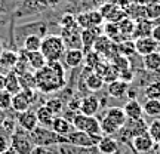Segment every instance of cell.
<instances>
[{"label": "cell", "instance_id": "7bdbcfd3", "mask_svg": "<svg viewBox=\"0 0 160 154\" xmlns=\"http://www.w3.org/2000/svg\"><path fill=\"white\" fill-rule=\"evenodd\" d=\"M68 110H71V111H74V113H79V108H80V99L79 98H73L71 101L68 102Z\"/></svg>", "mask_w": 160, "mask_h": 154}, {"label": "cell", "instance_id": "74e56055", "mask_svg": "<svg viewBox=\"0 0 160 154\" xmlns=\"http://www.w3.org/2000/svg\"><path fill=\"white\" fill-rule=\"evenodd\" d=\"M0 127L5 131L6 137H11L12 133L15 132V119H12V117H5V119L0 122Z\"/></svg>", "mask_w": 160, "mask_h": 154}, {"label": "cell", "instance_id": "277c9868", "mask_svg": "<svg viewBox=\"0 0 160 154\" xmlns=\"http://www.w3.org/2000/svg\"><path fill=\"white\" fill-rule=\"evenodd\" d=\"M73 129L76 131H83L89 135H102L101 132V123L95 116H86L82 113H74L71 119Z\"/></svg>", "mask_w": 160, "mask_h": 154}, {"label": "cell", "instance_id": "d6a6232c", "mask_svg": "<svg viewBox=\"0 0 160 154\" xmlns=\"http://www.w3.org/2000/svg\"><path fill=\"white\" fill-rule=\"evenodd\" d=\"M147 132L154 141L156 145H160V119H154L147 127Z\"/></svg>", "mask_w": 160, "mask_h": 154}, {"label": "cell", "instance_id": "484cf974", "mask_svg": "<svg viewBox=\"0 0 160 154\" xmlns=\"http://www.w3.org/2000/svg\"><path fill=\"white\" fill-rule=\"evenodd\" d=\"M42 36L40 34H27L22 42V49L27 52H36L40 51L42 46Z\"/></svg>", "mask_w": 160, "mask_h": 154}, {"label": "cell", "instance_id": "c3c4849f", "mask_svg": "<svg viewBox=\"0 0 160 154\" xmlns=\"http://www.w3.org/2000/svg\"><path fill=\"white\" fill-rule=\"evenodd\" d=\"M157 52H159V53H160V43H159V45H157Z\"/></svg>", "mask_w": 160, "mask_h": 154}, {"label": "cell", "instance_id": "ee69618b", "mask_svg": "<svg viewBox=\"0 0 160 154\" xmlns=\"http://www.w3.org/2000/svg\"><path fill=\"white\" fill-rule=\"evenodd\" d=\"M151 37H153V39L157 42V43H160V25H159V24L153 27V31H151Z\"/></svg>", "mask_w": 160, "mask_h": 154}, {"label": "cell", "instance_id": "3957f363", "mask_svg": "<svg viewBox=\"0 0 160 154\" xmlns=\"http://www.w3.org/2000/svg\"><path fill=\"white\" fill-rule=\"evenodd\" d=\"M30 137L33 139L34 145H42V147H51V145H61V144H68L67 137H61L52 131L51 127L45 126H37L34 131L30 132Z\"/></svg>", "mask_w": 160, "mask_h": 154}, {"label": "cell", "instance_id": "e575fe53", "mask_svg": "<svg viewBox=\"0 0 160 154\" xmlns=\"http://www.w3.org/2000/svg\"><path fill=\"white\" fill-rule=\"evenodd\" d=\"M45 105L51 110L55 116H59L61 113H62V110H64V102L59 99V98H49V99L46 101Z\"/></svg>", "mask_w": 160, "mask_h": 154}, {"label": "cell", "instance_id": "1f68e13d", "mask_svg": "<svg viewBox=\"0 0 160 154\" xmlns=\"http://www.w3.org/2000/svg\"><path fill=\"white\" fill-rule=\"evenodd\" d=\"M18 77H19V83H21V87H22V89H36L34 73L25 71V73H22V74H19Z\"/></svg>", "mask_w": 160, "mask_h": 154}, {"label": "cell", "instance_id": "f6af8a7d", "mask_svg": "<svg viewBox=\"0 0 160 154\" xmlns=\"http://www.w3.org/2000/svg\"><path fill=\"white\" fill-rule=\"evenodd\" d=\"M5 85H6V74L0 73V91L5 89Z\"/></svg>", "mask_w": 160, "mask_h": 154}, {"label": "cell", "instance_id": "52a82bcc", "mask_svg": "<svg viewBox=\"0 0 160 154\" xmlns=\"http://www.w3.org/2000/svg\"><path fill=\"white\" fill-rule=\"evenodd\" d=\"M102 135H89L83 131H73L67 135V141L68 144L74 145V147H97Z\"/></svg>", "mask_w": 160, "mask_h": 154}, {"label": "cell", "instance_id": "7dc6e473", "mask_svg": "<svg viewBox=\"0 0 160 154\" xmlns=\"http://www.w3.org/2000/svg\"><path fill=\"white\" fill-rule=\"evenodd\" d=\"M2 154H17V151H15L13 148H12V147H9V148L6 150V151H3Z\"/></svg>", "mask_w": 160, "mask_h": 154}, {"label": "cell", "instance_id": "83f0119b", "mask_svg": "<svg viewBox=\"0 0 160 154\" xmlns=\"http://www.w3.org/2000/svg\"><path fill=\"white\" fill-rule=\"evenodd\" d=\"M142 111L148 117L160 116V99H145V102L142 104Z\"/></svg>", "mask_w": 160, "mask_h": 154}, {"label": "cell", "instance_id": "f35d334b", "mask_svg": "<svg viewBox=\"0 0 160 154\" xmlns=\"http://www.w3.org/2000/svg\"><path fill=\"white\" fill-rule=\"evenodd\" d=\"M145 12H147V19H151V21H156L160 18V3L156 2L154 5H148L145 7Z\"/></svg>", "mask_w": 160, "mask_h": 154}, {"label": "cell", "instance_id": "8992f818", "mask_svg": "<svg viewBox=\"0 0 160 154\" xmlns=\"http://www.w3.org/2000/svg\"><path fill=\"white\" fill-rule=\"evenodd\" d=\"M11 147L17 151V154H30L34 148V142L28 132L19 129L11 135Z\"/></svg>", "mask_w": 160, "mask_h": 154}, {"label": "cell", "instance_id": "5b68a950", "mask_svg": "<svg viewBox=\"0 0 160 154\" xmlns=\"http://www.w3.org/2000/svg\"><path fill=\"white\" fill-rule=\"evenodd\" d=\"M37 89H21V91L15 93L12 97V107L15 113H22L30 110V107L36 102L37 99Z\"/></svg>", "mask_w": 160, "mask_h": 154}, {"label": "cell", "instance_id": "4dcf8cb0", "mask_svg": "<svg viewBox=\"0 0 160 154\" xmlns=\"http://www.w3.org/2000/svg\"><path fill=\"white\" fill-rule=\"evenodd\" d=\"M99 123H101V132L104 135H113V133H117L120 131L119 126L114 125L107 116H102V119L99 120Z\"/></svg>", "mask_w": 160, "mask_h": 154}, {"label": "cell", "instance_id": "681fc988", "mask_svg": "<svg viewBox=\"0 0 160 154\" xmlns=\"http://www.w3.org/2000/svg\"><path fill=\"white\" fill-rule=\"evenodd\" d=\"M2 51H3V46H2V43H0V53H2Z\"/></svg>", "mask_w": 160, "mask_h": 154}, {"label": "cell", "instance_id": "603a6c76", "mask_svg": "<svg viewBox=\"0 0 160 154\" xmlns=\"http://www.w3.org/2000/svg\"><path fill=\"white\" fill-rule=\"evenodd\" d=\"M104 79L101 77L99 74H97L95 71H89V74L86 76L85 79V85H86V89L91 92H98L101 91L104 87Z\"/></svg>", "mask_w": 160, "mask_h": 154}, {"label": "cell", "instance_id": "9a60e30c", "mask_svg": "<svg viewBox=\"0 0 160 154\" xmlns=\"http://www.w3.org/2000/svg\"><path fill=\"white\" fill-rule=\"evenodd\" d=\"M19 59V51L17 49H3L0 53V68L12 70L18 64Z\"/></svg>", "mask_w": 160, "mask_h": 154}, {"label": "cell", "instance_id": "b9f144b4", "mask_svg": "<svg viewBox=\"0 0 160 154\" xmlns=\"http://www.w3.org/2000/svg\"><path fill=\"white\" fill-rule=\"evenodd\" d=\"M30 154H53L49 150V147H42V145H34V148L31 150Z\"/></svg>", "mask_w": 160, "mask_h": 154}, {"label": "cell", "instance_id": "cb8c5ba5", "mask_svg": "<svg viewBox=\"0 0 160 154\" xmlns=\"http://www.w3.org/2000/svg\"><path fill=\"white\" fill-rule=\"evenodd\" d=\"M36 114H37V120H39L40 126H45V127H51L52 126V122L55 119V114L46 107L45 104L40 105L39 108L36 110Z\"/></svg>", "mask_w": 160, "mask_h": 154}, {"label": "cell", "instance_id": "5bb4252c", "mask_svg": "<svg viewBox=\"0 0 160 154\" xmlns=\"http://www.w3.org/2000/svg\"><path fill=\"white\" fill-rule=\"evenodd\" d=\"M62 59L68 68H77L85 61V52L82 51V49H76V47L67 49L65 53H64Z\"/></svg>", "mask_w": 160, "mask_h": 154}, {"label": "cell", "instance_id": "8fae6325", "mask_svg": "<svg viewBox=\"0 0 160 154\" xmlns=\"http://www.w3.org/2000/svg\"><path fill=\"white\" fill-rule=\"evenodd\" d=\"M101 102L95 95H86L80 99V108L79 113L86 116H97V113L99 111Z\"/></svg>", "mask_w": 160, "mask_h": 154}, {"label": "cell", "instance_id": "f1b7e54d", "mask_svg": "<svg viewBox=\"0 0 160 154\" xmlns=\"http://www.w3.org/2000/svg\"><path fill=\"white\" fill-rule=\"evenodd\" d=\"M145 99H160V80H153L144 89Z\"/></svg>", "mask_w": 160, "mask_h": 154}, {"label": "cell", "instance_id": "2e32d148", "mask_svg": "<svg viewBox=\"0 0 160 154\" xmlns=\"http://www.w3.org/2000/svg\"><path fill=\"white\" fill-rule=\"evenodd\" d=\"M129 89V83L125 82L122 79H116L113 82L108 83V87H107V93H108L110 98H116V99H120V98L126 97V92Z\"/></svg>", "mask_w": 160, "mask_h": 154}, {"label": "cell", "instance_id": "d6986e66", "mask_svg": "<svg viewBox=\"0 0 160 154\" xmlns=\"http://www.w3.org/2000/svg\"><path fill=\"white\" fill-rule=\"evenodd\" d=\"M104 116H107L114 125H117L122 129L123 126L126 125V122H128V117H126L125 111L122 107H110L107 108V111L104 113Z\"/></svg>", "mask_w": 160, "mask_h": 154}, {"label": "cell", "instance_id": "bcb514c9", "mask_svg": "<svg viewBox=\"0 0 160 154\" xmlns=\"http://www.w3.org/2000/svg\"><path fill=\"white\" fill-rule=\"evenodd\" d=\"M61 2H62V0H46V5L51 6V7H55V6H58Z\"/></svg>", "mask_w": 160, "mask_h": 154}, {"label": "cell", "instance_id": "f546056e", "mask_svg": "<svg viewBox=\"0 0 160 154\" xmlns=\"http://www.w3.org/2000/svg\"><path fill=\"white\" fill-rule=\"evenodd\" d=\"M117 27H119V31L120 34L123 36L125 34L126 37H131L133 36V30H135V21L132 19V18H123V19H120L119 22H117Z\"/></svg>", "mask_w": 160, "mask_h": 154}, {"label": "cell", "instance_id": "ab89813d", "mask_svg": "<svg viewBox=\"0 0 160 154\" xmlns=\"http://www.w3.org/2000/svg\"><path fill=\"white\" fill-rule=\"evenodd\" d=\"M61 28H74V27H79L77 25V21H76V17L74 15H71V13H67V15H64L62 19H61Z\"/></svg>", "mask_w": 160, "mask_h": 154}, {"label": "cell", "instance_id": "ac0fdd59", "mask_svg": "<svg viewBox=\"0 0 160 154\" xmlns=\"http://www.w3.org/2000/svg\"><path fill=\"white\" fill-rule=\"evenodd\" d=\"M123 108V111H125L126 117H128V120H137V119H141L144 114L142 111V105L139 104V101L138 99H129L128 102L122 107Z\"/></svg>", "mask_w": 160, "mask_h": 154}, {"label": "cell", "instance_id": "9c48e42d", "mask_svg": "<svg viewBox=\"0 0 160 154\" xmlns=\"http://www.w3.org/2000/svg\"><path fill=\"white\" fill-rule=\"evenodd\" d=\"M17 123L22 131L28 132V133L31 131H34L36 127L39 126V120H37L36 111H33V110H27V111H22V113H18Z\"/></svg>", "mask_w": 160, "mask_h": 154}, {"label": "cell", "instance_id": "60d3db41", "mask_svg": "<svg viewBox=\"0 0 160 154\" xmlns=\"http://www.w3.org/2000/svg\"><path fill=\"white\" fill-rule=\"evenodd\" d=\"M11 147V139L6 135H0V154Z\"/></svg>", "mask_w": 160, "mask_h": 154}, {"label": "cell", "instance_id": "44dd1931", "mask_svg": "<svg viewBox=\"0 0 160 154\" xmlns=\"http://www.w3.org/2000/svg\"><path fill=\"white\" fill-rule=\"evenodd\" d=\"M142 65L144 70L147 71H151V73H159L160 71V53L157 51L151 52L148 55L142 57Z\"/></svg>", "mask_w": 160, "mask_h": 154}, {"label": "cell", "instance_id": "ffe728a7", "mask_svg": "<svg viewBox=\"0 0 160 154\" xmlns=\"http://www.w3.org/2000/svg\"><path fill=\"white\" fill-rule=\"evenodd\" d=\"M153 27H154V21H151V19H147V18H145V19L137 21V22H135V30H133V37L138 39V37L151 36Z\"/></svg>", "mask_w": 160, "mask_h": 154}, {"label": "cell", "instance_id": "7c38bea8", "mask_svg": "<svg viewBox=\"0 0 160 154\" xmlns=\"http://www.w3.org/2000/svg\"><path fill=\"white\" fill-rule=\"evenodd\" d=\"M102 30L101 27H92V28H83L80 31V39H82V47H85V51H91L93 43L101 36Z\"/></svg>", "mask_w": 160, "mask_h": 154}, {"label": "cell", "instance_id": "4316f807", "mask_svg": "<svg viewBox=\"0 0 160 154\" xmlns=\"http://www.w3.org/2000/svg\"><path fill=\"white\" fill-rule=\"evenodd\" d=\"M48 59L43 57V53L40 51H36V52H28V67L33 71H37L40 70L42 67H45Z\"/></svg>", "mask_w": 160, "mask_h": 154}, {"label": "cell", "instance_id": "ba28073f", "mask_svg": "<svg viewBox=\"0 0 160 154\" xmlns=\"http://www.w3.org/2000/svg\"><path fill=\"white\" fill-rule=\"evenodd\" d=\"M131 144L133 150H135V153L138 154H148L150 151H153L156 145L154 141L148 135V132H144V133H139L137 137H133Z\"/></svg>", "mask_w": 160, "mask_h": 154}, {"label": "cell", "instance_id": "f907efd6", "mask_svg": "<svg viewBox=\"0 0 160 154\" xmlns=\"http://www.w3.org/2000/svg\"><path fill=\"white\" fill-rule=\"evenodd\" d=\"M159 80H160V71H159Z\"/></svg>", "mask_w": 160, "mask_h": 154}, {"label": "cell", "instance_id": "7a4b0ae2", "mask_svg": "<svg viewBox=\"0 0 160 154\" xmlns=\"http://www.w3.org/2000/svg\"><path fill=\"white\" fill-rule=\"evenodd\" d=\"M65 51H67V46L64 43L61 34H46L42 39L40 52L48 61H61Z\"/></svg>", "mask_w": 160, "mask_h": 154}, {"label": "cell", "instance_id": "4fadbf2b", "mask_svg": "<svg viewBox=\"0 0 160 154\" xmlns=\"http://www.w3.org/2000/svg\"><path fill=\"white\" fill-rule=\"evenodd\" d=\"M99 154H119V141L113 138V135H102L99 142L97 144Z\"/></svg>", "mask_w": 160, "mask_h": 154}, {"label": "cell", "instance_id": "8d00e7d4", "mask_svg": "<svg viewBox=\"0 0 160 154\" xmlns=\"http://www.w3.org/2000/svg\"><path fill=\"white\" fill-rule=\"evenodd\" d=\"M12 93L3 89V91H0V111H8V110H11L12 107Z\"/></svg>", "mask_w": 160, "mask_h": 154}, {"label": "cell", "instance_id": "d590c367", "mask_svg": "<svg viewBox=\"0 0 160 154\" xmlns=\"http://www.w3.org/2000/svg\"><path fill=\"white\" fill-rule=\"evenodd\" d=\"M99 61H101V55H99L98 52H95L93 49L88 51V53L85 55V62H86V67H88V68L93 70L98 65Z\"/></svg>", "mask_w": 160, "mask_h": 154}, {"label": "cell", "instance_id": "30bf717a", "mask_svg": "<svg viewBox=\"0 0 160 154\" xmlns=\"http://www.w3.org/2000/svg\"><path fill=\"white\" fill-rule=\"evenodd\" d=\"M133 43H135V52L138 55H141V57H145V55H148L151 52H156L157 51V45H159L151 36L138 37V39L133 40Z\"/></svg>", "mask_w": 160, "mask_h": 154}, {"label": "cell", "instance_id": "7402d4cb", "mask_svg": "<svg viewBox=\"0 0 160 154\" xmlns=\"http://www.w3.org/2000/svg\"><path fill=\"white\" fill-rule=\"evenodd\" d=\"M113 47H114L113 40L110 37H107V36H99L97 39V42L93 43V46H92V49L95 52H98L99 55H108L110 51H113Z\"/></svg>", "mask_w": 160, "mask_h": 154}, {"label": "cell", "instance_id": "836d02e7", "mask_svg": "<svg viewBox=\"0 0 160 154\" xmlns=\"http://www.w3.org/2000/svg\"><path fill=\"white\" fill-rule=\"evenodd\" d=\"M116 47H117L119 55L129 57V55H132V53H135V43H133L132 40H125V42H120Z\"/></svg>", "mask_w": 160, "mask_h": 154}, {"label": "cell", "instance_id": "816d5d0a", "mask_svg": "<svg viewBox=\"0 0 160 154\" xmlns=\"http://www.w3.org/2000/svg\"><path fill=\"white\" fill-rule=\"evenodd\" d=\"M156 2H159V3H160V0H156Z\"/></svg>", "mask_w": 160, "mask_h": 154}, {"label": "cell", "instance_id": "6da1fadb", "mask_svg": "<svg viewBox=\"0 0 160 154\" xmlns=\"http://www.w3.org/2000/svg\"><path fill=\"white\" fill-rule=\"evenodd\" d=\"M36 89L42 93H55L65 87V68L61 61H48L45 67L34 71Z\"/></svg>", "mask_w": 160, "mask_h": 154}, {"label": "cell", "instance_id": "e0dca14e", "mask_svg": "<svg viewBox=\"0 0 160 154\" xmlns=\"http://www.w3.org/2000/svg\"><path fill=\"white\" fill-rule=\"evenodd\" d=\"M51 129L55 133L61 135V137H67L70 132L73 131V125H71V122H68V119H65L64 116L59 114V116H55Z\"/></svg>", "mask_w": 160, "mask_h": 154}, {"label": "cell", "instance_id": "d4e9b609", "mask_svg": "<svg viewBox=\"0 0 160 154\" xmlns=\"http://www.w3.org/2000/svg\"><path fill=\"white\" fill-rule=\"evenodd\" d=\"M5 89L9 92V93H12V95L18 93V92L22 89V87H21V83H19V77H18V74L13 71V70H9V71L6 73Z\"/></svg>", "mask_w": 160, "mask_h": 154}]
</instances>
